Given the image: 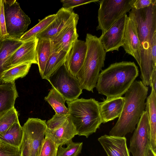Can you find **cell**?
<instances>
[{"label": "cell", "mask_w": 156, "mask_h": 156, "mask_svg": "<svg viewBox=\"0 0 156 156\" xmlns=\"http://www.w3.org/2000/svg\"><path fill=\"white\" fill-rule=\"evenodd\" d=\"M138 75V67L134 62H116L101 70L95 87L106 99L122 97Z\"/></svg>", "instance_id": "6da1fadb"}, {"label": "cell", "mask_w": 156, "mask_h": 156, "mask_svg": "<svg viewBox=\"0 0 156 156\" xmlns=\"http://www.w3.org/2000/svg\"><path fill=\"white\" fill-rule=\"evenodd\" d=\"M148 89L142 81H134L125 94L122 110L109 135L124 136L133 132L144 111Z\"/></svg>", "instance_id": "7a4b0ae2"}, {"label": "cell", "mask_w": 156, "mask_h": 156, "mask_svg": "<svg viewBox=\"0 0 156 156\" xmlns=\"http://www.w3.org/2000/svg\"><path fill=\"white\" fill-rule=\"evenodd\" d=\"M129 12L135 19L141 44V74L147 75L151 72L150 63L156 42V3L144 9L133 8Z\"/></svg>", "instance_id": "3957f363"}, {"label": "cell", "mask_w": 156, "mask_h": 156, "mask_svg": "<svg viewBox=\"0 0 156 156\" xmlns=\"http://www.w3.org/2000/svg\"><path fill=\"white\" fill-rule=\"evenodd\" d=\"M69 114L77 135L88 138L95 133L102 123L99 103L94 99L66 101Z\"/></svg>", "instance_id": "277c9868"}, {"label": "cell", "mask_w": 156, "mask_h": 156, "mask_svg": "<svg viewBox=\"0 0 156 156\" xmlns=\"http://www.w3.org/2000/svg\"><path fill=\"white\" fill-rule=\"evenodd\" d=\"M85 41L87 50L85 60L76 77L82 89L93 92L100 71L104 66L106 52L96 36L87 34Z\"/></svg>", "instance_id": "5b68a950"}, {"label": "cell", "mask_w": 156, "mask_h": 156, "mask_svg": "<svg viewBox=\"0 0 156 156\" xmlns=\"http://www.w3.org/2000/svg\"><path fill=\"white\" fill-rule=\"evenodd\" d=\"M22 127L21 156H40L47 129L46 120L29 118Z\"/></svg>", "instance_id": "8992f818"}, {"label": "cell", "mask_w": 156, "mask_h": 156, "mask_svg": "<svg viewBox=\"0 0 156 156\" xmlns=\"http://www.w3.org/2000/svg\"><path fill=\"white\" fill-rule=\"evenodd\" d=\"M134 0H99L97 30L105 32L117 20L129 12Z\"/></svg>", "instance_id": "52a82bcc"}, {"label": "cell", "mask_w": 156, "mask_h": 156, "mask_svg": "<svg viewBox=\"0 0 156 156\" xmlns=\"http://www.w3.org/2000/svg\"><path fill=\"white\" fill-rule=\"evenodd\" d=\"M4 14L8 36L20 39L31 23L30 18L16 0H3Z\"/></svg>", "instance_id": "ba28073f"}, {"label": "cell", "mask_w": 156, "mask_h": 156, "mask_svg": "<svg viewBox=\"0 0 156 156\" xmlns=\"http://www.w3.org/2000/svg\"><path fill=\"white\" fill-rule=\"evenodd\" d=\"M52 87L65 99L71 101L78 99L83 89L76 77L67 70L64 64L49 77L48 80Z\"/></svg>", "instance_id": "9c48e42d"}, {"label": "cell", "mask_w": 156, "mask_h": 156, "mask_svg": "<svg viewBox=\"0 0 156 156\" xmlns=\"http://www.w3.org/2000/svg\"><path fill=\"white\" fill-rule=\"evenodd\" d=\"M149 143V122L147 113L144 111L130 139L129 151L133 156H145Z\"/></svg>", "instance_id": "30bf717a"}, {"label": "cell", "mask_w": 156, "mask_h": 156, "mask_svg": "<svg viewBox=\"0 0 156 156\" xmlns=\"http://www.w3.org/2000/svg\"><path fill=\"white\" fill-rule=\"evenodd\" d=\"M79 19V16L76 14L59 32L50 40L51 53L62 51L69 52L74 42L78 39L76 26Z\"/></svg>", "instance_id": "8fae6325"}, {"label": "cell", "mask_w": 156, "mask_h": 156, "mask_svg": "<svg viewBox=\"0 0 156 156\" xmlns=\"http://www.w3.org/2000/svg\"><path fill=\"white\" fill-rule=\"evenodd\" d=\"M128 17L126 14L122 16L99 37L106 52L118 51L122 46Z\"/></svg>", "instance_id": "7c38bea8"}, {"label": "cell", "mask_w": 156, "mask_h": 156, "mask_svg": "<svg viewBox=\"0 0 156 156\" xmlns=\"http://www.w3.org/2000/svg\"><path fill=\"white\" fill-rule=\"evenodd\" d=\"M122 47L126 52L132 56L140 66L141 46L133 15L129 12L126 21Z\"/></svg>", "instance_id": "4fadbf2b"}, {"label": "cell", "mask_w": 156, "mask_h": 156, "mask_svg": "<svg viewBox=\"0 0 156 156\" xmlns=\"http://www.w3.org/2000/svg\"><path fill=\"white\" fill-rule=\"evenodd\" d=\"M37 41L38 39L35 38L24 42L6 61L4 66L3 71L20 64H37L36 49Z\"/></svg>", "instance_id": "5bb4252c"}, {"label": "cell", "mask_w": 156, "mask_h": 156, "mask_svg": "<svg viewBox=\"0 0 156 156\" xmlns=\"http://www.w3.org/2000/svg\"><path fill=\"white\" fill-rule=\"evenodd\" d=\"M87 50L86 41L77 39L74 42L68 54L64 65L75 77L83 65Z\"/></svg>", "instance_id": "9a60e30c"}, {"label": "cell", "mask_w": 156, "mask_h": 156, "mask_svg": "<svg viewBox=\"0 0 156 156\" xmlns=\"http://www.w3.org/2000/svg\"><path fill=\"white\" fill-rule=\"evenodd\" d=\"M73 9L63 7L60 9L55 14L54 20L36 38L50 40L59 32L76 15V13Z\"/></svg>", "instance_id": "2e32d148"}, {"label": "cell", "mask_w": 156, "mask_h": 156, "mask_svg": "<svg viewBox=\"0 0 156 156\" xmlns=\"http://www.w3.org/2000/svg\"><path fill=\"white\" fill-rule=\"evenodd\" d=\"M98 140L108 156H130L124 136L105 134L99 137Z\"/></svg>", "instance_id": "e0dca14e"}, {"label": "cell", "mask_w": 156, "mask_h": 156, "mask_svg": "<svg viewBox=\"0 0 156 156\" xmlns=\"http://www.w3.org/2000/svg\"><path fill=\"white\" fill-rule=\"evenodd\" d=\"M76 135L75 128L69 115L66 121L55 129H47L45 136L51 139L58 147L67 144Z\"/></svg>", "instance_id": "ac0fdd59"}, {"label": "cell", "mask_w": 156, "mask_h": 156, "mask_svg": "<svg viewBox=\"0 0 156 156\" xmlns=\"http://www.w3.org/2000/svg\"><path fill=\"white\" fill-rule=\"evenodd\" d=\"M124 103V97L106 99L99 103L102 123H105L119 117Z\"/></svg>", "instance_id": "d6986e66"}, {"label": "cell", "mask_w": 156, "mask_h": 156, "mask_svg": "<svg viewBox=\"0 0 156 156\" xmlns=\"http://www.w3.org/2000/svg\"><path fill=\"white\" fill-rule=\"evenodd\" d=\"M18 96L15 83L0 84V117L15 107Z\"/></svg>", "instance_id": "ffe728a7"}, {"label": "cell", "mask_w": 156, "mask_h": 156, "mask_svg": "<svg viewBox=\"0 0 156 156\" xmlns=\"http://www.w3.org/2000/svg\"><path fill=\"white\" fill-rule=\"evenodd\" d=\"M145 109L149 122L150 144L156 152V92L152 88L147 98Z\"/></svg>", "instance_id": "44dd1931"}, {"label": "cell", "mask_w": 156, "mask_h": 156, "mask_svg": "<svg viewBox=\"0 0 156 156\" xmlns=\"http://www.w3.org/2000/svg\"><path fill=\"white\" fill-rule=\"evenodd\" d=\"M24 42L20 39L8 36L1 39L0 44V77L3 71L5 63L12 54L18 49ZM0 80V84H1Z\"/></svg>", "instance_id": "7402d4cb"}, {"label": "cell", "mask_w": 156, "mask_h": 156, "mask_svg": "<svg viewBox=\"0 0 156 156\" xmlns=\"http://www.w3.org/2000/svg\"><path fill=\"white\" fill-rule=\"evenodd\" d=\"M36 51L37 65L41 76L44 73L47 62L51 54L50 40L44 38H38Z\"/></svg>", "instance_id": "603a6c76"}, {"label": "cell", "mask_w": 156, "mask_h": 156, "mask_svg": "<svg viewBox=\"0 0 156 156\" xmlns=\"http://www.w3.org/2000/svg\"><path fill=\"white\" fill-rule=\"evenodd\" d=\"M23 136V127L19 121L14 123L5 132L0 134V141L3 143L20 148Z\"/></svg>", "instance_id": "cb8c5ba5"}, {"label": "cell", "mask_w": 156, "mask_h": 156, "mask_svg": "<svg viewBox=\"0 0 156 156\" xmlns=\"http://www.w3.org/2000/svg\"><path fill=\"white\" fill-rule=\"evenodd\" d=\"M32 64H20L4 71L1 74L0 80L2 84L13 83L19 78H22L27 75Z\"/></svg>", "instance_id": "d4e9b609"}, {"label": "cell", "mask_w": 156, "mask_h": 156, "mask_svg": "<svg viewBox=\"0 0 156 156\" xmlns=\"http://www.w3.org/2000/svg\"><path fill=\"white\" fill-rule=\"evenodd\" d=\"M69 52L62 51L57 52L51 53L41 76L42 78L48 80L52 74L64 64Z\"/></svg>", "instance_id": "484cf974"}, {"label": "cell", "mask_w": 156, "mask_h": 156, "mask_svg": "<svg viewBox=\"0 0 156 156\" xmlns=\"http://www.w3.org/2000/svg\"><path fill=\"white\" fill-rule=\"evenodd\" d=\"M44 100L50 105L55 113L62 115H69V109L65 105L64 98L53 88H52Z\"/></svg>", "instance_id": "4316f807"}, {"label": "cell", "mask_w": 156, "mask_h": 156, "mask_svg": "<svg viewBox=\"0 0 156 156\" xmlns=\"http://www.w3.org/2000/svg\"><path fill=\"white\" fill-rule=\"evenodd\" d=\"M55 14L49 15L42 19L32 28L24 33L20 40L24 42L36 38L54 20Z\"/></svg>", "instance_id": "83f0119b"}, {"label": "cell", "mask_w": 156, "mask_h": 156, "mask_svg": "<svg viewBox=\"0 0 156 156\" xmlns=\"http://www.w3.org/2000/svg\"><path fill=\"white\" fill-rule=\"evenodd\" d=\"M19 121L18 112L14 107L0 117V134Z\"/></svg>", "instance_id": "f1b7e54d"}, {"label": "cell", "mask_w": 156, "mask_h": 156, "mask_svg": "<svg viewBox=\"0 0 156 156\" xmlns=\"http://www.w3.org/2000/svg\"><path fill=\"white\" fill-rule=\"evenodd\" d=\"M66 147L59 146L57 156H78L81 152L83 142L75 143L71 140Z\"/></svg>", "instance_id": "f546056e"}, {"label": "cell", "mask_w": 156, "mask_h": 156, "mask_svg": "<svg viewBox=\"0 0 156 156\" xmlns=\"http://www.w3.org/2000/svg\"><path fill=\"white\" fill-rule=\"evenodd\" d=\"M58 148L51 139L45 136L40 156H57Z\"/></svg>", "instance_id": "4dcf8cb0"}, {"label": "cell", "mask_w": 156, "mask_h": 156, "mask_svg": "<svg viewBox=\"0 0 156 156\" xmlns=\"http://www.w3.org/2000/svg\"><path fill=\"white\" fill-rule=\"evenodd\" d=\"M69 115H62L55 113L53 117L46 122L47 129L53 130L62 124L67 119Z\"/></svg>", "instance_id": "1f68e13d"}, {"label": "cell", "mask_w": 156, "mask_h": 156, "mask_svg": "<svg viewBox=\"0 0 156 156\" xmlns=\"http://www.w3.org/2000/svg\"><path fill=\"white\" fill-rule=\"evenodd\" d=\"M0 156H21L19 147L3 143L0 147Z\"/></svg>", "instance_id": "d6a6232c"}, {"label": "cell", "mask_w": 156, "mask_h": 156, "mask_svg": "<svg viewBox=\"0 0 156 156\" xmlns=\"http://www.w3.org/2000/svg\"><path fill=\"white\" fill-rule=\"evenodd\" d=\"M99 1V0H61L60 2L62 4V7L73 9L79 6Z\"/></svg>", "instance_id": "836d02e7"}, {"label": "cell", "mask_w": 156, "mask_h": 156, "mask_svg": "<svg viewBox=\"0 0 156 156\" xmlns=\"http://www.w3.org/2000/svg\"><path fill=\"white\" fill-rule=\"evenodd\" d=\"M8 36L4 14L3 0H1L0 9V39Z\"/></svg>", "instance_id": "e575fe53"}, {"label": "cell", "mask_w": 156, "mask_h": 156, "mask_svg": "<svg viewBox=\"0 0 156 156\" xmlns=\"http://www.w3.org/2000/svg\"><path fill=\"white\" fill-rule=\"evenodd\" d=\"M156 3V0H134L132 5V9H144Z\"/></svg>", "instance_id": "d590c367"}, {"label": "cell", "mask_w": 156, "mask_h": 156, "mask_svg": "<svg viewBox=\"0 0 156 156\" xmlns=\"http://www.w3.org/2000/svg\"><path fill=\"white\" fill-rule=\"evenodd\" d=\"M149 85L156 92V68L153 70L151 76Z\"/></svg>", "instance_id": "8d00e7d4"}, {"label": "cell", "mask_w": 156, "mask_h": 156, "mask_svg": "<svg viewBox=\"0 0 156 156\" xmlns=\"http://www.w3.org/2000/svg\"><path fill=\"white\" fill-rule=\"evenodd\" d=\"M145 156H156V152L152 149L150 143L147 145Z\"/></svg>", "instance_id": "74e56055"}, {"label": "cell", "mask_w": 156, "mask_h": 156, "mask_svg": "<svg viewBox=\"0 0 156 156\" xmlns=\"http://www.w3.org/2000/svg\"><path fill=\"white\" fill-rule=\"evenodd\" d=\"M3 143L0 141V147L2 145Z\"/></svg>", "instance_id": "f35d334b"}, {"label": "cell", "mask_w": 156, "mask_h": 156, "mask_svg": "<svg viewBox=\"0 0 156 156\" xmlns=\"http://www.w3.org/2000/svg\"><path fill=\"white\" fill-rule=\"evenodd\" d=\"M1 0H0V9L1 8Z\"/></svg>", "instance_id": "ab89813d"}, {"label": "cell", "mask_w": 156, "mask_h": 156, "mask_svg": "<svg viewBox=\"0 0 156 156\" xmlns=\"http://www.w3.org/2000/svg\"><path fill=\"white\" fill-rule=\"evenodd\" d=\"M0 42H1V39H0Z\"/></svg>", "instance_id": "60d3db41"}]
</instances>
